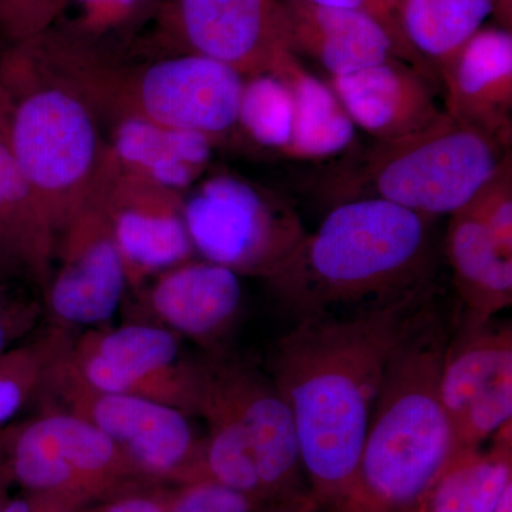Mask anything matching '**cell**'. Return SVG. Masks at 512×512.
Returning a JSON list of instances; mask_svg holds the SVG:
<instances>
[{
  "label": "cell",
  "instance_id": "cell-1",
  "mask_svg": "<svg viewBox=\"0 0 512 512\" xmlns=\"http://www.w3.org/2000/svg\"><path fill=\"white\" fill-rule=\"evenodd\" d=\"M436 288L383 308L296 320L276 342L271 379L295 424L303 474L338 508L355 478L390 359Z\"/></svg>",
  "mask_w": 512,
  "mask_h": 512
},
{
  "label": "cell",
  "instance_id": "cell-2",
  "mask_svg": "<svg viewBox=\"0 0 512 512\" xmlns=\"http://www.w3.org/2000/svg\"><path fill=\"white\" fill-rule=\"evenodd\" d=\"M433 220L383 200L340 202L266 284L295 322L370 311L431 291Z\"/></svg>",
  "mask_w": 512,
  "mask_h": 512
},
{
  "label": "cell",
  "instance_id": "cell-3",
  "mask_svg": "<svg viewBox=\"0 0 512 512\" xmlns=\"http://www.w3.org/2000/svg\"><path fill=\"white\" fill-rule=\"evenodd\" d=\"M448 339L431 299L387 365L355 478L336 512H414L456 454L440 392Z\"/></svg>",
  "mask_w": 512,
  "mask_h": 512
},
{
  "label": "cell",
  "instance_id": "cell-4",
  "mask_svg": "<svg viewBox=\"0 0 512 512\" xmlns=\"http://www.w3.org/2000/svg\"><path fill=\"white\" fill-rule=\"evenodd\" d=\"M3 138L57 235L92 198L107 156L99 114L37 39L0 59Z\"/></svg>",
  "mask_w": 512,
  "mask_h": 512
},
{
  "label": "cell",
  "instance_id": "cell-5",
  "mask_svg": "<svg viewBox=\"0 0 512 512\" xmlns=\"http://www.w3.org/2000/svg\"><path fill=\"white\" fill-rule=\"evenodd\" d=\"M37 40L99 117H138L215 140L237 127L245 77L227 64L185 53L119 63L106 56L100 43L55 28Z\"/></svg>",
  "mask_w": 512,
  "mask_h": 512
},
{
  "label": "cell",
  "instance_id": "cell-6",
  "mask_svg": "<svg viewBox=\"0 0 512 512\" xmlns=\"http://www.w3.org/2000/svg\"><path fill=\"white\" fill-rule=\"evenodd\" d=\"M195 414L208 434L194 481L264 500L311 494L288 404L272 379L220 356L200 363Z\"/></svg>",
  "mask_w": 512,
  "mask_h": 512
},
{
  "label": "cell",
  "instance_id": "cell-7",
  "mask_svg": "<svg viewBox=\"0 0 512 512\" xmlns=\"http://www.w3.org/2000/svg\"><path fill=\"white\" fill-rule=\"evenodd\" d=\"M511 148L444 113L412 136L376 141L329 181L336 204L383 200L436 218L460 210ZM335 204V205H336Z\"/></svg>",
  "mask_w": 512,
  "mask_h": 512
},
{
  "label": "cell",
  "instance_id": "cell-8",
  "mask_svg": "<svg viewBox=\"0 0 512 512\" xmlns=\"http://www.w3.org/2000/svg\"><path fill=\"white\" fill-rule=\"evenodd\" d=\"M3 474L67 510L143 476L103 431L57 406L2 431Z\"/></svg>",
  "mask_w": 512,
  "mask_h": 512
},
{
  "label": "cell",
  "instance_id": "cell-9",
  "mask_svg": "<svg viewBox=\"0 0 512 512\" xmlns=\"http://www.w3.org/2000/svg\"><path fill=\"white\" fill-rule=\"evenodd\" d=\"M192 247L239 276L268 279L308 232L291 205L256 185L218 174L184 197Z\"/></svg>",
  "mask_w": 512,
  "mask_h": 512
},
{
  "label": "cell",
  "instance_id": "cell-10",
  "mask_svg": "<svg viewBox=\"0 0 512 512\" xmlns=\"http://www.w3.org/2000/svg\"><path fill=\"white\" fill-rule=\"evenodd\" d=\"M59 365L97 392L146 397L195 414L200 363L185 362L173 330L146 323L94 330L73 339Z\"/></svg>",
  "mask_w": 512,
  "mask_h": 512
},
{
  "label": "cell",
  "instance_id": "cell-11",
  "mask_svg": "<svg viewBox=\"0 0 512 512\" xmlns=\"http://www.w3.org/2000/svg\"><path fill=\"white\" fill-rule=\"evenodd\" d=\"M60 359L42 394H50L52 399L59 400L60 409L103 431L143 476L194 481L204 439L195 434L188 414L146 397L90 389L67 375L59 365Z\"/></svg>",
  "mask_w": 512,
  "mask_h": 512
},
{
  "label": "cell",
  "instance_id": "cell-12",
  "mask_svg": "<svg viewBox=\"0 0 512 512\" xmlns=\"http://www.w3.org/2000/svg\"><path fill=\"white\" fill-rule=\"evenodd\" d=\"M158 42L174 53L217 60L244 77L271 69L284 49L281 0H165Z\"/></svg>",
  "mask_w": 512,
  "mask_h": 512
},
{
  "label": "cell",
  "instance_id": "cell-13",
  "mask_svg": "<svg viewBox=\"0 0 512 512\" xmlns=\"http://www.w3.org/2000/svg\"><path fill=\"white\" fill-rule=\"evenodd\" d=\"M96 192L116 239L127 288H143L154 276L192 259L183 192L124 173L109 148Z\"/></svg>",
  "mask_w": 512,
  "mask_h": 512
},
{
  "label": "cell",
  "instance_id": "cell-14",
  "mask_svg": "<svg viewBox=\"0 0 512 512\" xmlns=\"http://www.w3.org/2000/svg\"><path fill=\"white\" fill-rule=\"evenodd\" d=\"M55 272L47 279V308L60 326L100 325L119 309L127 288L110 221L94 190L57 238Z\"/></svg>",
  "mask_w": 512,
  "mask_h": 512
},
{
  "label": "cell",
  "instance_id": "cell-15",
  "mask_svg": "<svg viewBox=\"0 0 512 512\" xmlns=\"http://www.w3.org/2000/svg\"><path fill=\"white\" fill-rule=\"evenodd\" d=\"M281 19L289 52L311 57L330 77L359 72L393 57L426 76L433 72L402 37L360 10L281 0Z\"/></svg>",
  "mask_w": 512,
  "mask_h": 512
},
{
  "label": "cell",
  "instance_id": "cell-16",
  "mask_svg": "<svg viewBox=\"0 0 512 512\" xmlns=\"http://www.w3.org/2000/svg\"><path fill=\"white\" fill-rule=\"evenodd\" d=\"M326 83L353 124L376 141L412 136L444 114L426 74L397 57L346 76L330 77Z\"/></svg>",
  "mask_w": 512,
  "mask_h": 512
},
{
  "label": "cell",
  "instance_id": "cell-17",
  "mask_svg": "<svg viewBox=\"0 0 512 512\" xmlns=\"http://www.w3.org/2000/svg\"><path fill=\"white\" fill-rule=\"evenodd\" d=\"M239 278L227 266L190 259L148 281L146 303L165 328L217 349L241 312Z\"/></svg>",
  "mask_w": 512,
  "mask_h": 512
},
{
  "label": "cell",
  "instance_id": "cell-18",
  "mask_svg": "<svg viewBox=\"0 0 512 512\" xmlns=\"http://www.w3.org/2000/svg\"><path fill=\"white\" fill-rule=\"evenodd\" d=\"M441 80L447 89V114L511 147V30H478Z\"/></svg>",
  "mask_w": 512,
  "mask_h": 512
},
{
  "label": "cell",
  "instance_id": "cell-19",
  "mask_svg": "<svg viewBox=\"0 0 512 512\" xmlns=\"http://www.w3.org/2000/svg\"><path fill=\"white\" fill-rule=\"evenodd\" d=\"M215 138L197 131L165 127L138 117L111 120L106 140L114 163L124 173L183 192L207 170Z\"/></svg>",
  "mask_w": 512,
  "mask_h": 512
},
{
  "label": "cell",
  "instance_id": "cell-20",
  "mask_svg": "<svg viewBox=\"0 0 512 512\" xmlns=\"http://www.w3.org/2000/svg\"><path fill=\"white\" fill-rule=\"evenodd\" d=\"M450 217L446 254L463 316L481 322L494 319L512 303V256L504 254L483 222L466 207Z\"/></svg>",
  "mask_w": 512,
  "mask_h": 512
},
{
  "label": "cell",
  "instance_id": "cell-21",
  "mask_svg": "<svg viewBox=\"0 0 512 512\" xmlns=\"http://www.w3.org/2000/svg\"><path fill=\"white\" fill-rule=\"evenodd\" d=\"M57 235L49 215L13 160L0 131V268L25 272L45 288Z\"/></svg>",
  "mask_w": 512,
  "mask_h": 512
},
{
  "label": "cell",
  "instance_id": "cell-22",
  "mask_svg": "<svg viewBox=\"0 0 512 512\" xmlns=\"http://www.w3.org/2000/svg\"><path fill=\"white\" fill-rule=\"evenodd\" d=\"M268 72L278 74L292 96V134L284 156L325 160L350 147L356 126L328 83L308 72L288 49L276 56Z\"/></svg>",
  "mask_w": 512,
  "mask_h": 512
},
{
  "label": "cell",
  "instance_id": "cell-23",
  "mask_svg": "<svg viewBox=\"0 0 512 512\" xmlns=\"http://www.w3.org/2000/svg\"><path fill=\"white\" fill-rule=\"evenodd\" d=\"M493 444L454 454L414 512H494L512 485V421Z\"/></svg>",
  "mask_w": 512,
  "mask_h": 512
},
{
  "label": "cell",
  "instance_id": "cell-24",
  "mask_svg": "<svg viewBox=\"0 0 512 512\" xmlns=\"http://www.w3.org/2000/svg\"><path fill=\"white\" fill-rule=\"evenodd\" d=\"M512 363L511 323L461 316L456 335L448 339L441 365L440 392L444 409L457 426L468 406L504 366Z\"/></svg>",
  "mask_w": 512,
  "mask_h": 512
},
{
  "label": "cell",
  "instance_id": "cell-25",
  "mask_svg": "<svg viewBox=\"0 0 512 512\" xmlns=\"http://www.w3.org/2000/svg\"><path fill=\"white\" fill-rule=\"evenodd\" d=\"M495 5L497 0H396L393 15L407 46L443 76Z\"/></svg>",
  "mask_w": 512,
  "mask_h": 512
},
{
  "label": "cell",
  "instance_id": "cell-26",
  "mask_svg": "<svg viewBox=\"0 0 512 512\" xmlns=\"http://www.w3.org/2000/svg\"><path fill=\"white\" fill-rule=\"evenodd\" d=\"M72 342L67 330L57 326L32 342L0 352V429L43 393L53 366Z\"/></svg>",
  "mask_w": 512,
  "mask_h": 512
},
{
  "label": "cell",
  "instance_id": "cell-27",
  "mask_svg": "<svg viewBox=\"0 0 512 512\" xmlns=\"http://www.w3.org/2000/svg\"><path fill=\"white\" fill-rule=\"evenodd\" d=\"M293 106L288 86L278 74L245 77L237 127L256 146L284 154L292 134Z\"/></svg>",
  "mask_w": 512,
  "mask_h": 512
},
{
  "label": "cell",
  "instance_id": "cell-28",
  "mask_svg": "<svg viewBox=\"0 0 512 512\" xmlns=\"http://www.w3.org/2000/svg\"><path fill=\"white\" fill-rule=\"evenodd\" d=\"M312 494L285 500H264L210 480L190 483L175 495L170 512H318Z\"/></svg>",
  "mask_w": 512,
  "mask_h": 512
},
{
  "label": "cell",
  "instance_id": "cell-29",
  "mask_svg": "<svg viewBox=\"0 0 512 512\" xmlns=\"http://www.w3.org/2000/svg\"><path fill=\"white\" fill-rule=\"evenodd\" d=\"M165 0H66L67 9L76 10V18L67 32L100 43L119 33L136 28L148 19H156Z\"/></svg>",
  "mask_w": 512,
  "mask_h": 512
},
{
  "label": "cell",
  "instance_id": "cell-30",
  "mask_svg": "<svg viewBox=\"0 0 512 512\" xmlns=\"http://www.w3.org/2000/svg\"><path fill=\"white\" fill-rule=\"evenodd\" d=\"M512 421V363L504 366L474 397L463 419L454 427L456 453L483 447L485 441Z\"/></svg>",
  "mask_w": 512,
  "mask_h": 512
},
{
  "label": "cell",
  "instance_id": "cell-31",
  "mask_svg": "<svg viewBox=\"0 0 512 512\" xmlns=\"http://www.w3.org/2000/svg\"><path fill=\"white\" fill-rule=\"evenodd\" d=\"M464 207L483 222L504 254L512 256L511 153Z\"/></svg>",
  "mask_w": 512,
  "mask_h": 512
},
{
  "label": "cell",
  "instance_id": "cell-32",
  "mask_svg": "<svg viewBox=\"0 0 512 512\" xmlns=\"http://www.w3.org/2000/svg\"><path fill=\"white\" fill-rule=\"evenodd\" d=\"M66 8V0H0V39L15 46L45 35Z\"/></svg>",
  "mask_w": 512,
  "mask_h": 512
},
{
  "label": "cell",
  "instance_id": "cell-33",
  "mask_svg": "<svg viewBox=\"0 0 512 512\" xmlns=\"http://www.w3.org/2000/svg\"><path fill=\"white\" fill-rule=\"evenodd\" d=\"M33 319L35 315L28 306L12 301L0 292V352L15 346L16 340L28 332Z\"/></svg>",
  "mask_w": 512,
  "mask_h": 512
},
{
  "label": "cell",
  "instance_id": "cell-34",
  "mask_svg": "<svg viewBox=\"0 0 512 512\" xmlns=\"http://www.w3.org/2000/svg\"><path fill=\"white\" fill-rule=\"evenodd\" d=\"M316 5L330 6V8L353 9L365 12L392 29L396 35L402 37L396 19H394L393 10L390 9L387 0H309ZM404 40V39H403Z\"/></svg>",
  "mask_w": 512,
  "mask_h": 512
},
{
  "label": "cell",
  "instance_id": "cell-35",
  "mask_svg": "<svg viewBox=\"0 0 512 512\" xmlns=\"http://www.w3.org/2000/svg\"><path fill=\"white\" fill-rule=\"evenodd\" d=\"M174 498L150 497V495H130L107 504L96 512H170Z\"/></svg>",
  "mask_w": 512,
  "mask_h": 512
},
{
  "label": "cell",
  "instance_id": "cell-36",
  "mask_svg": "<svg viewBox=\"0 0 512 512\" xmlns=\"http://www.w3.org/2000/svg\"><path fill=\"white\" fill-rule=\"evenodd\" d=\"M62 505L52 503V501L43 500V498L33 497L18 498V500L9 501L3 505L0 512H67Z\"/></svg>",
  "mask_w": 512,
  "mask_h": 512
},
{
  "label": "cell",
  "instance_id": "cell-37",
  "mask_svg": "<svg viewBox=\"0 0 512 512\" xmlns=\"http://www.w3.org/2000/svg\"><path fill=\"white\" fill-rule=\"evenodd\" d=\"M387 3H389L390 9L393 10L396 0H387ZM494 13L498 16L500 22L503 23V28H511L512 0H497Z\"/></svg>",
  "mask_w": 512,
  "mask_h": 512
},
{
  "label": "cell",
  "instance_id": "cell-38",
  "mask_svg": "<svg viewBox=\"0 0 512 512\" xmlns=\"http://www.w3.org/2000/svg\"><path fill=\"white\" fill-rule=\"evenodd\" d=\"M494 512H512V485L507 488Z\"/></svg>",
  "mask_w": 512,
  "mask_h": 512
},
{
  "label": "cell",
  "instance_id": "cell-39",
  "mask_svg": "<svg viewBox=\"0 0 512 512\" xmlns=\"http://www.w3.org/2000/svg\"><path fill=\"white\" fill-rule=\"evenodd\" d=\"M2 480L3 478L0 477V510H2L3 505L6 504L5 497H3Z\"/></svg>",
  "mask_w": 512,
  "mask_h": 512
},
{
  "label": "cell",
  "instance_id": "cell-40",
  "mask_svg": "<svg viewBox=\"0 0 512 512\" xmlns=\"http://www.w3.org/2000/svg\"><path fill=\"white\" fill-rule=\"evenodd\" d=\"M3 128V107H2V99H0V131Z\"/></svg>",
  "mask_w": 512,
  "mask_h": 512
}]
</instances>
